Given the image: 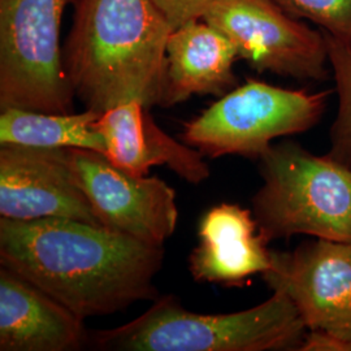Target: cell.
Returning <instances> with one entry per match:
<instances>
[{"label":"cell","mask_w":351,"mask_h":351,"mask_svg":"<svg viewBox=\"0 0 351 351\" xmlns=\"http://www.w3.org/2000/svg\"><path fill=\"white\" fill-rule=\"evenodd\" d=\"M172 32L151 0H75L63 47L75 97L99 113L132 101L160 106Z\"/></svg>","instance_id":"obj_2"},{"label":"cell","mask_w":351,"mask_h":351,"mask_svg":"<svg viewBox=\"0 0 351 351\" xmlns=\"http://www.w3.org/2000/svg\"><path fill=\"white\" fill-rule=\"evenodd\" d=\"M101 113H47L7 108L0 114V145L45 149H81L106 155V143L95 121Z\"/></svg>","instance_id":"obj_15"},{"label":"cell","mask_w":351,"mask_h":351,"mask_svg":"<svg viewBox=\"0 0 351 351\" xmlns=\"http://www.w3.org/2000/svg\"><path fill=\"white\" fill-rule=\"evenodd\" d=\"M203 20L229 38L239 59L258 72L313 81L328 77L326 34L276 0H215Z\"/></svg>","instance_id":"obj_7"},{"label":"cell","mask_w":351,"mask_h":351,"mask_svg":"<svg viewBox=\"0 0 351 351\" xmlns=\"http://www.w3.org/2000/svg\"><path fill=\"white\" fill-rule=\"evenodd\" d=\"M258 162L252 213L268 243L300 234L351 242V169L294 141L274 143Z\"/></svg>","instance_id":"obj_4"},{"label":"cell","mask_w":351,"mask_h":351,"mask_svg":"<svg viewBox=\"0 0 351 351\" xmlns=\"http://www.w3.org/2000/svg\"><path fill=\"white\" fill-rule=\"evenodd\" d=\"M291 16L320 26L329 37L351 45V0H276Z\"/></svg>","instance_id":"obj_17"},{"label":"cell","mask_w":351,"mask_h":351,"mask_svg":"<svg viewBox=\"0 0 351 351\" xmlns=\"http://www.w3.org/2000/svg\"><path fill=\"white\" fill-rule=\"evenodd\" d=\"M147 107L132 101L101 113L95 129L106 143V158L128 173L146 176L156 165H167L189 184L210 177L201 151L181 143L155 123Z\"/></svg>","instance_id":"obj_12"},{"label":"cell","mask_w":351,"mask_h":351,"mask_svg":"<svg viewBox=\"0 0 351 351\" xmlns=\"http://www.w3.org/2000/svg\"><path fill=\"white\" fill-rule=\"evenodd\" d=\"M300 351H350V349L345 342L326 332L310 329L306 333Z\"/></svg>","instance_id":"obj_19"},{"label":"cell","mask_w":351,"mask_h":351,"mask_svg":"<svg viewBox=\"0 0 351 351\" xmlns=\"http://www.w3.org/2000/svg\"><path fill=\"white\" fill-rule=\"evenodd\" d=\"M173 29L202 20L215 0H151Z\"/></svg>","instance_id":"obj_18"},{"label":"cell","mask_w":351,"mask_h":351,"mask_svg":"<svg viewBox=\"0 0 351 351\" xmlns=\"http://www.w3.org/2000/svg\"><path fill=\"white\" fill-rule=\"evenodd\" d=\"M198 239L189 259L197 282L237 288L272 268V250L254 213L239 204L221 203L210 208L201 219Z\"/></svg>","instance_id":"obj_11"},{"label":"cell","mask_w":351,"mask_h":351,"mask_svg":"<svg viewBox=\"0 0 351 351\" xmlns=\"http://www.w3.org/2000/svg\"><path fill=\"white\" fill-rule=\"evenodd\" d=\"M330 91L278 88L247 80L185 125L182 139L207 158L239 155L259 160L274 141L310 130Z\"/></svg>","instance_id":"obj_5"},{"label":"cell","mask_w":351,"mask_h":351,"mask_svg":"<svg viewBox=\"0 0 351 351\" xmlns=\"http://www.w3.org/2000/svg\"><path fill=\"white\" fill-rule=\"evenodd\" d=\"M263 280L295 304L307 330H323L351 351V242H304L295 250L272 251Z\"/></svg>","instance_id":"obj_9"},{"label":"cell","mask_w":351,"mask_h":351,"mask_svg":"<svg viewBox=\"0 0 351 351\" xmlns=\"http://www.w3.org/2000/svg\"><path fill=\"white\" fill-rule=\"evenodd\" d=\"M239 50L207 21L173 29L167 42V78L160 107H173L194 95L223 97L237 86Z\"/></svg>","instance_id":"obj_14"},{"label":"cell","mask_w":351,"mask_h":351,"mask_svg":"<svg viewBox=\"0 0 351 351\" xmlns=\"http://www.w3.org/2000/svg\"><path fill=\"white\" fill-rule=\"evenodd\" d=\"M88 343L81 317L25 278L0 268V350L72 351Z\"/></svg>","instance_id":"obj_13"},{"label":"cell","mask_w":351,"mask_h":351,"mask_svg":"<svg viewBox=\"0 0 351 351\" xmlns=\"http://www.w3.org/2000/svg\"><path fill=\"white\" fill-rule=\"evenodd\" d=\"M307 328L282 291L229 314L188 311L173 295L112 329L88 332V346L107 351H300Z\"/></svg>","instance_id":"obj_3"},{"label":"cell","mask_w":351,"mask_h":351,"mask_svg":"<svg viewBox=\"0 0 351 351\" xmlns=\"http://www.w3.org/2000/svg\"><path fill=\"white\" fill-rule=\"evenodd\" d=\"M0 215L101 226L75 180L68 149L0 145Z\"/></svg>","instance_id":"obj_10"},{"label":"cell","mask_w":351,"mask_h":351,"mask_svg":"<svg viewBox=\"0 0 351 351\" xmlns=\"http://www.w3.org/2000/svg\"><path fill=\"white\" fill-rule=\"evenodd\" d=\"M69 154L77 184L101 226L155 246L175 233L176 193L163 180L128 173L97 151Z\"/></svg>","instance_id":"obj_8"},{"label":"cell","mask_w":351,"mask_h":351,"mask_svg":"<svg viewBox=\"0 0 351 351\" xmlns=\"http://www.w3.org/2000/svg\"><path fill=\"white\" fill-rule=\"evenodd\" d=\"M163 246L68 219L0 220V265L82 320L159 298Z\"/></svg>","instance_id":"obj_1"},{"label":"cell","mask_w":351,"mask_h":351,"mask_svg":"<svg viewBox=\"0 0 351 351\" xmlns=\"http://www.w3.org/2000/svg\"><path fill=\"white\" fill-rule=\"evenodd\" d=\"M72 0H0V110L75 112L60 33Z\"/></svg>","instance_id":"obj_6"},{"label":"cell","mask_w":351,"mask_h":351,"mask_svg":"<svg viewBox=\"0 0 351 351\" xmlns=\"http://www.w3.org/2000/svg\"><path fill=\"white\" fill-rule=\"evenodd\" d=\"M326 37L329 68L339 97V108L329 133L328 155L351 169V45L326 34Z\"/></svg>","instance_id":"obj_16"}]
</instances>
